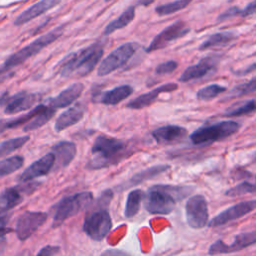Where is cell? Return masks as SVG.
Returning a JSON list of instances; mask_svg holds the SVG:
<instances>
[{
  "instance_id": "35",
  "label": "cell",
  "mask_w": 256,
  "mask_h": 256,
  "mask_svg": "<svg viewBox=\"0 0 256 256\" xmlns=\"http://www.w3.org/2000/svg\"><path fill=\"white\" fill-rule=\"evenodd\" d=\"M255 192H256V185L252 184L250 182L244 181V182H241L240 184L228 189L225 192V195L229 196V197H237V196H241L244 194L255 193Z\"/></svg>"
},
{
  "instance_id": "27",
  "label": "cell",
  "mask_w": 256,
  "mask_h": 256,
  "mask_svg": "<svg viewBox=\"0 0 256 256\" xmlns=\"http://www.w3.org/2000/svg\"><path fill=\"white\" fill-rule=\"evenodd\" d=\"M236 38V35L232 31H224L212 34L209 36L200 46V50H206L213 47H223L232 42Z\"/></svg>"
},
{
  "instance_id": "1",
  "label": "cell",
  "mask_w": 256,
  "mask_h": 256,
  "mask_svg": "<svg viewBox=\"0 0 256 256\" xmlns=\"http://www.w3.org/2000/svg\"><path fill=\"white\" fill-rule=\"evenodd\" d=\"M194 191L192 186L159 184L150 187L144 195L145 209L151 214H170L178 201L183 200Z\"/></svg>"
},
{
  "instance_id": "17",
  "label": "cell",
  "mask_w": 256,
  "mask_h": 256,
  "mask_svg": "<svg viewBox=\"0 0 256 256\" xmlns=\"http://www.w3.org/2000/svg\"><path fill=\"white\" fill-rule=\"evenodd\" d=\"M220 57L218 55H210L202 58L197 64L189 66L180 76L179 80L181 82H188L190 80L201 78L207 75L211 70L215 69L219 62Z\"/></svg>"
},
{
  "instance_id": "7",
  "label": "cell",
  "mask_w": 256,
  "mask_h": 256,
  "mask_svg": "<svg viewBox=\"0 0 256 256\" xmlns=\"http://www.w3.org/2000/svg\"><path fill=\"white\" fill-rule=\"evenodd\" d=\"M62 34V31L60 28H57L53 31H50L49 33L40 36L39 38H37L36 40L32 41L30 44H28L27 46H25L24 48H22L21 50L17 51L16 53L12 54L2 65V67L6 70H9L21 63H23L24 61H26L28 58H30L31 56L37 54L38 52H40L44 47L48 46L49 44H51L52 42H54L60 35Z\"/></svg>"
},
{
  "instance_id": "40",
  "label": "cell",
  "mask_w": 256,
  "mask_h": 256,
  "mask_svg": "<svg viewBox=\"0 0 256 256\" xmlns=\"http://www.w3.org/2000/svg\"><path fill=\"white\" fill-rule=\"evenodd\" d=\"M254 13H256V0H253L244 9H242L240 15L242 17H245V16H250Z\"/></svg>"
},
{
  "instance_id": "33",
  "label": "cell",
  "mask_w": 256,
  "mask_h": 256,
  "mask_svg": "<svg viewBox=\"0 0 256 256\" xmlns=\"http://www.w3.org/2000/svg\"><path fill=\"white\" fill-rule=\"evenodd\" d=\"M225 91H226V87L221 86L219 84H211L198 90L196 97L198 100L206 101V100H210L217 97L218 95H220Z\"/></svg>"
},
{
  "instance_id": "38",
  "label": "cell",
  "mask_w": 256,
  "mask_h": 256,
  "mask_svg": "<svg viewBox=\"0 0 256 256\" xmlns=\"http://www.w3.org/2000/svg\"><path fill=\"white\" fill-rule=\"evenodd\" d=\"M241 14V10L240 8L234 6V7H230L229 9H227L226 11H224L223 13H221L218 18H217V22H222V21H225V20H228L234 16H237V15H240Z\"/></svg>"
},
{
  "instance_id": "21",
  "label": "cell",
  "mask_w": 256,
  "mask_h": 256,
  "mask_svg": "<svg viewBox=\"0 0 256 256\" xmlns=\"http://www.w3.org/2000/svg\"><path fill=\"white\" fill-rule=\"evenodd\" d=\"M85 111L86 108L81 103L70 107L69 109L61 113L60 116L56 119L54 124V130L56 132H61L68 127H71L74 124L78 123L84 117Z\"/></svg>"
},
{
  "instance_id": "30",
  "label": "cell",
  "mask_w": 256,
  "mask_h": 256,
  "mask_svg": "<svg viewBox=\"0 0 256 256\" xmlns=\"http://www.w3.org/2000/svg\"><path fill=\"white\" fill-rule=\"evenodd\" d=\"M23 164L24 158L20 155H15L0 160V178L17 171L23 166Z\"/></svg>"
},
{
  "instance_id": "8",
  "label": "cell",
  "mask_w": 256,
  "mask_h": 256,
  "mask_svg": "<svg viewBox=\"0 0 256 256\" xmlns=\"http://www.w3.org/2000/svg\"><path fill=\"white\" fill-rule=\"evenodd\" d=\"M185 216L189 227L202 229L209 223L208 205L203 195L196 194L191 196L185 205Z\"/></svg>"
},
{
  "instance_id": "6",
  "label": "cell",
  "mask_w": 256,
  "mask_h": 256,
  "mask_svg": "<svg viewBox=\"0 0 256 256\" xmlns=\"http://www.w3.org/2000/svg\"><path fill=\"white\" fill-rule=\"evenodd\" d=\"M105 207L106 205L101 203L100 208L88 213L84 219L83 231L94 241H102L112 228V219Z\"/></svg>"
},
{
  "instance_id": "39",
  "label": "cell",
  "mask_w": 256,
  "mask_h": 256,
  "mask_svg": "<svg viewBox=\"0 0 256 256\" xmlns=\"http://www.w3.org/2000/svg\"><path fill=\"white\" fill-rule=\"evenodd\" d=\"M58 246H52V245H46L43 247L36 256H54L59 252Z\"/></svg>"
},
{
  "instance_id": "4",
  "label": "cell",
  "mask_w": 256,
  "mask_h": 256,
  "mask_svg": "<svg viewBox=\"0 0 256 256\" xmlns=\"http://www.w3.org/2000/svg\"><path fill=\"white\" fill-rule=\"evenodd\" d=\"M93 201V194L90 191H83L72 196L63 198L57 205L52 227L56 228L62 225L68 218H71L88 208Z\"/></svg>"
},
{
  "instance_id": "44",
  "label": "cell",
  "mask_w": 256,
  "mask_h": 256,
  "mask_svg": "<svg viewBox=\"0 0 256 256\" xmlns=\"http://www.w3.org/2000/svg\"><path fill=\"white\" fill-rule=\"evenodd\" d=\"M9 218H10L9 215H1L0 216V228L6 227L8 221H9Z\"/></svg>"
},
{
  "instance_id": "2",
  "label": "cell",
  "mask_w": 256,
  "mask_h": 256,
  "mask_svg": "<svg viewBox=\"0 0 256 256\" xmlns=\"http://www.w3.org/2000/svg\"><path fill=\"white\" fill-rule=\"evenodd\" d=\"M126 142L104 134H100L94 141L91 152L94 157L87 163L86 168L96 170L117 164L127 154Z\"/></svg>"
},
{
  "instance_id": "11",
  "label": "cell",
  "mask_w": 256,
  "mask_h": 256,
  "mask_svg": "<svg viewBox=\"0 0 256 256\" xmlns=\"http://www.w3.org/2000/svg\"><path fill=\"white\" fill-rule=\"evenodd\" d=\"M256 243V230L243 232L237 234L232 243L227 244L222 240H216L213 242L209 249L208 254L211 256L219 255V254H229L233 252H237L239 250H243L253 244Z\"/></svg>"
},
{
  "instance_id": "16",
  "label": "cell",
  "mask_w": 256,
  "mask_h": 256,
  "mask_svg": "<svg viewBox=\"0 0 256 256\" xmlns=\"http://www.w3.org/2000/svg\"><path fill=\"white\" fill-rule=\"evenodd\" d=\"M55 165V156L52 152L34 161L23 173L18 177L20 183H27L35 178L47 175Z\"/></svg>"
},
{
  "instance_id": "9",
  "label": "cell",
  "mask_w": 256,
  "mask_h": 256,
  "mask_svg": "<svg viewBox=\"0 0 256 256\" xmlns=\"http://www.w3.org/2000/svg\"><path fill=\"white\" fill-rule=\"evenodd\" d=\"M139 44L135 42L125 43L112 51L101 63L98 68V75L105 76L114 70L125 65L133 54L138 50Z\"/></svg>"
},
{
  "instance_id": "20",
  "label": "cell",
  "mask_w": 256,
  "mask_h": 256,
  "mask_svg": "<svg viewBox=\"0 0 256 256\" xmlns=\"http://www.w3.org/2000/svg\"><path fill=\"white\" fill-rule=\"evenodd\" d=\"M178 88V85L175 83H166L163 84L147 93H144L137 98L133 99L132 101L128 102L126 107L131 109H142L144 107H147L151 105L159 96V94L164 92H172Z\"/></svg>"
},
{
  "instance_id": "28",
  "label": "cell",
  "mask_w": 256,
  "mask_h": 256,
  "mask_svg": "<svg viewBox=\"0 0 256 256\" xmlns=\"http://www.w3.org/2000/svg\"><path fill=\"white\" fill-rule=\"evenodd\" d=\"M143 198L144 193L140 189H135L129 192L124 208V215L126 218H132L138 213Z\"/></svg>"
},
{
  "instance_id": "22",
  "label": "cell",
  "mask_w": 256,
  "mask_h": 256,
  "mask_svg": "<svg viewBox=\"0 0 256 256\" xmlns=\"http://www.w3.org/2000/svg\"><path fill=\"white\" fill-rule=\"evenodd\" d=\"M83 89L84 85L82 83H74L64 89L62 92H60L56 97L50 99L48 101V104L54 109L67 107L80 97Z\"/></svg>"
},
{
  "instance_id": "10",
  "label": "cell",
  "mask_w": 256,
  "mask_h": 256,
  "mask_svg": "<svg viewBox=\"0 0 256 256\" xmlns=\"http://www.w3.org/2000/svg\"><path fill=\"white\" fill-rule=\"evenodd\" d=\"M47 220V214L41 211H25L16 221L15 233L20 241L30 238Z\"/></svg>"
},
{
  "instance_id": "45",
  "label": "cell",
  "mask_w": 256,
  "mask_h": 256,
  "mask_svg": "<svg viewBox=\"0 0 256 256\" xmlns=\"http://www.w3.org/2000/svg\"><path fill=\"white\" fill-rule=\"evenodd\" d=\"M6 247V239L4 237H0V255L2 252H4V249Z\"/></svg>"
},
{
  "instance_id": "12",
  "label": "cell",
  "mask_w": 256,
  "mask_h": 256,
  "mask_svg": "<svg viewBox=\"0 0 256 256\" xmlns=\"http://www.w3.org/2000/svg\"><path fill=\"white\" fill-rule=\"evenodd\" d=\"M256 209V199L252 200H246L239 202L224 211L220 212L218 215L213 217L209 223V227H220L222 225L228 224L229 222H232L238 218H241L249 213H251L253 210Z\"/></svg>"
},
{
  "instance_id": "43",
  "label": "cell",
  "mask_w": 256,
  "mask_h": 256,
  "mask_svg": "<svg viewBox=\"0 0 256 256\" xmlns=\"http://www.w3.org/2000/svg\"><path fill=\"white\" fill-rule=\"evenodd\" d=\"M254 70H256V63L250 65V66H249L248 68H246L245 70H241V71L236 72V74H237V75H246V74H248V73L253 72Z\"/></svg>"
},
{
  "instance_id": "41",
  "label": "cell",
  "mask_w": 256,
  "mask_h": 256,
  "mask_svg": "<svg viewBox=\"0 0 256 256\" xmlns=\"http://www.w3.org/2000/svg\"><path fill=\"white\" fill-rule=\"evenodd\" d=\"M100 256H131V255L119 249H107L103 251Z\"/></svg>"
},
{
  "instance_id": "32",
  "label": "cell",
  "mask_w": 256,
  "mask_h": 256,
  "mask_svg": "<svg viewBox=\"0 0 256 256\" xmlns=\"http://www.w3.org/2000/svg\"><path fill=\"white\" fill-rule=\"evenodd\" d=\"M29 139H30V137L28 135H25V136H19V137H15L12 139H8L4 142H1L0 143V156H5V155H8V154L18 150L26 142H28Z\"/></svg>"
},
{
  "instance_id": "5",
  "label": "cell",
  "mask_w": 256,
  "mask_h": 256,
  "mask_svg": "<svg viewBox=\"0 0 256 256\" xmlns=\"http://www.w3.org/2000/svg\"><path fill=\"white\" fill-rule=\"evenodd\" d=\"M240 128L239 123L231 120L221 121L213 125L198 128L190 135V140L195 145L209 144L220 141L235 134Z\"/></svg>"
},
{
  "instance_id": "29",
  "label": "cell",
  "mask_w": 256,
  "mask_h": 256,
  "mask_svg": "<svg viewBox=\"0 0 256 256\" xmlns=\"http://www.w3.org/2000/svg\"><path fill=\"white\" fill-rule=\"evenodd\" d=\"M134 16H135V8L131 6L127 10H125L116 20L112 21L107 25L104 31L105 35H109L116 30L124 28L134 19Z\"/></svg>"
},
{
  "instance_id": "26",
  "label": "cell",
  "mask_w": 256,
  "mask_h": 256,
  "mask_svg": "<svg viewBox=\"0 0 256 256\" xmlns=\"http://www.w3.org/2000/svg\"><path fill=\"white\" fill-rule=\"evenodd\" d=\"M54 114H55L54 108L50 106L42 105L41 109L25 124V126L23 127V131L30 132V131L39 129L44 124H46L53 117Z\"/></svg>"
},
{
  "instance_id": "18",
  "label": "cell",
  "mask_w": 256,
  "mask_h": 256,
  "mask_svg": "<svg viewBox=\"0 0 256 256\" xmlns=\"http://www.w3.org/2000/svg\"><path fill=\"white\" fill-rule=\"evenodd\" d=\"M187 129L177 125H165L155 129L152 136L158 144L167 145L183 140L187 136Z\"/></svg>"
},
{
  "instance_id": "31",
  "label": "cell",
  "mask_w": 256,
  "mask_h": 256,
  "mask_svg": "<svg viewBox=\"0 0 256 256\" xmlns=\"http://www.w3.org/2000/svg\"><path fill=\"white\" fill-rule=\"evenodd\" d=\"M254 111H256V99H250L239 105L228 108L224 112V115L228 117H238V116L250 114Z\"/></svg>"
},
{
  "instance_id": "13",
  "label": "cell",
  "mask_w": 256,
  "mask_h": 256,
  "mask_svg": "<svg viewBox=\"0 0 256 256\" xmlns=\"http://www.w3.org/2000/svg\"><path fill=\"white\" fill-rule=\"evenodd\" d=\"M39 99V95L32 93L19 92L12 96H8L7 93L0 96V106L5 104V114H16L31 108Z\"/></svg>"
},
{
  "instance_id": "23",
  "label": "cell",
  "mask_w": 256,
  "mask_h": 256,
  "mask_svg": "<svg viewBox=\"0 0 256 256\" xmlns=\"http://www.w3.org/2000/svg\"><path fill=\"white\" fill-rule=\"evenodd\" d=\"M60 1L61 0H40L24 12H22L14 21L15 25H22L28 21H31L32 19L40 16L49 9L58 5Z\"/></svg>"
},
{
  "instance_id": "19",
  "label": "cell",
  "mask_w": 256,
  "mask_h": 256,
  "mask_svg": "<svg viewBox=\"0 0 256 256\" xmlns=\"http://www.w3.org/2000/svg\"><path fill=\"white\" fill-rule=\"evenodd\" d=\"M51 152L55 156V169L65 168L75 158L77 149L71 141H59L52 146Z\"/></svg>"
},
{
  "instance_id": "42",
  "label": "cell",
  "mask_w": 256,
  "mask_h": 256,
  "mask_svg": "<svg viewBox=\"0 0 256 256\" xmlns=\"http://www.w3.org/2000/svg\"><path fill=\"white\" fill-rule=\"evenodd\" d=\"M11 128V119H0V134Z\"/></svg>"
},
{
  "instance_id": "37",
  "label": "cell",
  "mask_w": 256,
  "mask_h": 256,
  "mask_svg": "<svg viewBox=\"0 0 256 256\" xmlns=\"http://www.w3.org/2000/svg\"><path fill=\"white\" fill-rule=\"evenodd\" d=\"M176 68H177V62L171 60V61H167V62L159 64L156 67V73L159 75H164V74L173 72Z\"/></svg>"
},
{
  "instance_id": "34",
  "label": "cell",
  "mask_w": 256,
  "mask_h": 256,
  "mask_svg": "<svg viewBox=\"0 0 256 256\" xmlns=\"http://www.w3.org/2000/svg\"><path fill=\"white\" fill-rule=\"evenodd\" d=\"M190 2H191V0H176V1L164 4V5H160L156 8V13L160 16L169 15V14H172V13L182 10Z\"/></svg>"
},
{
  "instance_id": "15",
  "label": "cell",
  "mask_w": 256,
  "mask_h": 256,
  "mask_svg": "<svg viewBox=\"0 0 256 256\" xmlns=\"http://www.w3.org/2000/svg\"><path fill=\"white\" fill-rule=\"evenodd\" d=\"M40 183H32L26 186H16L5 189L0 193V216L13 209L23 200L24 194L32 193Z\"/></svg>"
},
{
  "instance_id": "24",
  "label": "cell",
  "mask_w": 256,
  "mask_h": 256,
  "mask_svg": "<svg viewBox=\"0 0 256 256\" xmlns=\"http://www.w3.org/2000/svg\"><path fill=\"white\" fill-rule=\"evenodd\" d=\"M170 168L169 165H156V166H152V167H149L141 172H138L137 174H135L134 176H132L127 182L125 183H122L121 185L118 186L119 190H124V189H127V188H130L132 186H136L148 179H151V178H154L156 177L157 175L165 172L166 170H168Z\"/></svg>"
},
{
  "instance_id": "3",
  "label": "cell",
  "mask_w": 256,
  "mask_h": 256,
  "mask_svg": "<svg viewBox=\"0 0 256 256\" xmlns=\"http://www.w3.org/2000/svg\"><path fill=\"white\" fill-rule=\"evenodd\" d=\"M102 54L103 49L99 43L92 44L85 49L72 53L61 63L60 75L63 77H68L73 74L85 76L95 68Z\"/></svg>"
},
{
  "instance_id": "14",
  "label": "cell",
  "mask_w": 256,
  "mask_h": 256,
  "mask_svg": "<svg viewBox=\"0 0 256 256\" xmlns=\"http://www.w3.org/2000/svg\"><path fill=\"white\" fill-rule=\"evenodd\" d=\"M189 27L183 21H176L170 26L166 27L162 30L150 43L148 48L146 49L147 52H152L155 50H159L164 48L168 43L173 40L179 39L186 35L189 32Z\"/></svg>"
},
{
  "instance_id": "25",
  "label": "cell",
  "mask_w": 256,
  "mask_h": 256,
  "mask_svg": "<svg viewBox=\"0 0 256 256\" xmlns=\"http://www.w3.org/2000/svg\"><path fill=\"white\" fill-rule=\"evenodd\" d=\"M133 92V89L129 85H121L112 90H109L101 94L99 101L105 105H116L128 98Z\"/></svg>"
},
{
  "instance_id": "46",
  "label": "cell",
  "mask_w": 256,
  "mask_h": 256,
  "mask_svg": "<svg viewBox=\"0 0 256 256\" xmlns=\"http://www.w3.org/2000/svg\"><path fill=\"white\" fill-rule=\"evenodd\" d=\"M155 0H139L138 4L139 5H142V6H148L150 5L151 3H153Z\"/></svg>"
},
{
  "instance_id": "36",
  "label": "cell",
  "mask_w": 256,
  "mask_h": 256,
  "mask_svg": "<svg viewBox=\"0 0 256 256\" xmlns=\"http://www.w3.org/2000/svg\"><path fill=\"white\" fill-rule=\"evenodd\" d=\"M255 91H256V77L252 78L247 83H243V84L236 86L234 89L231 90L229 97L230 98L239 97V96H243V95L255 92Z\"/></svg>"
},
{
  "instance_id": "47",
  "label": "cell",
  "mask_w": 256,
  "mask_h": 256,
  "mask_svg": "<svg viewBox=\"0 0 256 256\" xmlns=\"http://www.w3.org/2000/svg\"><path fill=\"white\" fill-rule=\"evenodd\" d=\"M106 2H109V1H114V0H105Z\"/></svg>"
}]
</instances>
